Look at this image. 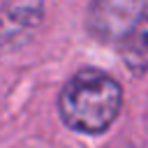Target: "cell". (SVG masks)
I'll return each instance as SVG.
<instances>
[{
  "label": "cell",
  "instance_id": "cell-1",
  "mask_svg": "<svg viewBox=\"0 0 148 148\" xmlns=\"http://www.w3.org/2000/svg\"><path fill=\"white\" fill-rule=\"evenodd\" d=\"M120 109V83L111 74L95 67L74 72L58 95L60 120L79 134H104L116 123Z\"/></svg>",
  "mask_w": 148,
  "mask_h": 148
},
{
  "label": "cell",
  "instance_id": "cell-2",
  "mask_svg": "<svg viewBox=\"0 0 148 148\" xmlns=\"http://www.w3.org/2000/svg\"><path fill=\"white\" fill-rule=\"evenodd\" d=\"M146 14L148 0H90L86 28L97 42L118 44Z\"/></svg>",
  "mask_w": 148,
  "mask_h": 148
},
{
  "label": "cell",
  "instance_id": "cell-3",
  "mask_svg": "<svg viewBox=\"0 0 148 148\" xmlns=\"http://www.w3.org/2000/svg\"><path fill=\"white\" fill-rule=\"evenodd\" d=\"M44 18L42 0H7L0 9V46H23Z\"/></svg>",
  "mask_w": 148,
  "mask_h": 148
},
{
  "label": "cell",
  "instance_id": "cell-4",
  "mask_svg": "<svg viewBox=\"0 0 148 148\" xmlns=\"http://www.w3.org/2000/svg\"><path fill=\"white\" fill-rule=\"evenodd\" d=\"M123 65L132 74L148 72V14L116 44Z\"/></svg>",
  "mask_w": 148,
  "mask_h": 148
}]
</instances>
